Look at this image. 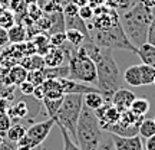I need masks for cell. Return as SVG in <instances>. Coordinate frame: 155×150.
<instances>
[{
	"instance_id": "obj_1",
	"label": "cell",
	"mask_w": 155,
	"mask_h": 150,
	"mask_svg": "<svg viewBox=\"0 0 155 150\" xmlns=\"http://www.w3.org/2000/svg\"><path fill=\"white\" fill-rule=\"evenodd\" d=\"M82 46L96 65V74H98L96 87L105 97L106 103H111V97L114 92L121 88V72L112 56V49L98 46L91 36L85 38Z\"/></svg>"
},
{
	"instance_id": "obj_2",
	"label": "cell",
	"mask_w": 155,
	"mask_h": 150,
	"mask_svg": "<svg viewBox=\"0 0 155 150\" xmlns=\"http://www.w3.org/2000/svg\"><path fill=\"white\" fill-rule=\"evenodd\" d=\"M154 17L155 16L152 13V9L145 6L142 2H137L131 9L122 12V15H119L121 25L128 39L137 48L147 42L148 29Z\"/></svg>"
},
{
	"instance_id": "obj_3",
	"label": "cell",
	"mask_w": 155,
	"mask_h": 150,
	"mask_svg": "<svg viewBox=\"0 0 155 150\" xmlns=\"http://www.w3.org/2000/svg\"><path fill=\"white\" fill-rule=\"evenodd\" d=\"M62 48L66 54L68 67H69V77L73 81L85 84H96L98 74H96V65L94 59L86 54L83 46L75 48V46H65Z\"/></svg>"
},
{
	"instance_id": "obj_4",
	"label": "cell",
	"mask_w": 155,
	"mask_h": 150,
	"mask_svg": "<svg viewBox=\"0 0 155 150\" xmlns=\"http://www.w3.org/2000/svg\"><path fill=\"white\" fill-rule=\"evenodd\" d=\"M75 140L81 150H98L104 140V130L96 118V114L86 106H83L78 120Z\"/></svg>"
},
{
	"instance_id": "obj_5",
	"label": "cell",
	"mask_w": 155,
	"mask_h": 150,
	"mask_svg": "<svg viewBox=\"0 0 155 150\" xmlns=\"http://www.w3.org/2000/svg\"><path fill=\"white\" fill-rule=\"evenodd\" d=\"M83 108V94H65L61 108L53 118L56 124H61L66 128L73 140L76 139V126L79 116ZM76 141V140H75Z\"/></svg>"
},
{
	"instance_id": "obj_6",
	"label": "cell",
	"mask_w": 155,
	"mask_h": 150,
	"mask_svg": "<svg viewBox=\"0 0 155 150\" xmlns=\"http://www.w3.org/2000/svg\"><path fill=\"white\" fill-rule=\"evenodd\" d=\"M91 38L98 46H102V48L129 51L134 54H137V51H138V48L128 39L127 33L121 25V20L115 26L106 29V30H94Z\"/></svg>"
},
{
	"instance_id": "obj_7",
	"label": "cell",
	"mask_w": 155,
	"mask_h": 150,
	"mask_svg": "<svg viewBox=\"0 0 155 150\" xmlns=\"http://www.w3.org/2000/svg\"><path fill=\"white\" fill-rule=\"evenodd\" d=\"M63 17H65V26L66 29H76L79 32H82L86 38L91 36V32L88 29V25L79 16V7L73 2H68L63 7Z\"/></svg>"
},
{
	"instance_id": "obj_8",
	"label": "cell",
	"mask_w": 155,
	"mask_h": 150,
	"mask_svg": "<svg viewBox=\"0 0 155 150\" xmlns=\"http://www.w3.org/2000/svg\"><path fill=\"white\" fill-rule=\"evenodd\" d=\"M55 124H56L55 120L49 117L48 120L36 123L33 126H30L29 128H26V136L32 140V143H33L36 147H39V146L46 140V137L49 136V133L52 131V128H53Z\"/></svg>"
},
{
	"instance_id": "obj_9",
	"label": "cell",
	"mask_w": 155,
	"mask_h": 150,
	"mask_svg": "<svg viewBox=\"0 0 155 150\" xmlns=\"http://www.w3.org/2000/svg\"><path fill=\"white\" fill-rule=\"evenodd\" d=\"M95 114H96V118H98L102 130H105V127L111 126V124L118 123L119 118H121V111L114 104L106 103V101L102 107H99L98 110H95Z\"/></svg>"
},
{
	"instance_id": "obj_10",
	"label": "cell",
	"mask_w": 155,
	"mask_h": 150,
	"mask_svg": "<svg viewBox=\"0 0 155 150\" xmlns=\"http://www.w3.org/2000/svg\"><path fill=\"white\" fill-rule=\"evenodd\" d=\"M59 82L62 85L63 94H86V92L99 91L98 87H92L91 84L73 81L71 78H59Z\"/></svg>"
},
{
	"instance_id": "obj_11",
	"label": "cell",
	"mask_w": 155,
	"mask_h": 150,
	"mask_svg": "<svg viewBox=\"0 0 155 150\" xmlns=\"http://www.w3.org/2000/svg\"><path fill=\"white\" fill-rule=\"evenodd\" d=\"M111 139L115 150H145L142 140L138 134L131 136V137H122V136L111 134Z\"/></svg>"
},
{
	"instance_id": "obj_12",
	"label": "cell",
	"mask_w": 155,
	"mask_h": 150,
	"mask_svg": "<svg viewBox=\"0 0 155 150\" xmlns=\"http://www.w3.org/2000/svg\"><path fill=\"white\" fill-rule=\"evenodd\" d=\"M135 98H137L135 92H132L131 89L122 88L121 87L119 89H116L114 92V95L111 97V104H114L119 111L124 113L127 110H129V107H131V104H132V101Z\"/></svg>"
},
{
	"instance_id": "obj_13",
	"label": "cell",
	"mask_w": 155,
	"mask_h": 150,
	"mask_svg": "<svg viewBox=\"0 0 155 150\" xmlns=\"http://www.w3.org/2000/svg\"><path fill=\"white\" fill-rule=\"evenodd\" d=\"M43 61H45V67L48 68H55V67H61L65 62L68 64V58L63 48L59 46H50L49 51L43 55Z\"/></svg>"
},
{
	"instance_id": "obj_14",
	"label": "cell",
	"mask_w": 155,
	"mask_h": 150,
	"mask_svg": "<svg viewBox=\"0 0 155 150\" xmlns=\"http://www.w3.org/2000/svg\"><path fill=\"white\" fill-rule=\"evenodd\" d=\"M28 69L20 65V64H17V65H13V67L7 71V84H10V85H20L23 81H26L28 79Z\"/></svg>"
},
{
	"instance_id": "obj_15",
	"label": "cell",
	"mask_w": 155,
	"mask_h": 150,
	"mask_svg": "<svg viewBox=\"0 0 155 150\" xmlns=\"http://www.w3.org/2000/svg\"><path fill=\"white\" fill-rule=\"evenodd\" d=\"M137 55L139 56V59L142 61V64H147V65H151V67L155 68V46L154 45L145 42L141 46H138V51H137Z\"/></svg>"
},
{
	"instance_id": "obj_16",
	"label": "cell",
	"mask_w": 155,
	"mask_h": 150,
	"mask_svg": "<svg viewBox=\"0 0 155 150\" xmlns=\"http://www.w3.org/2000/svg\"><path fill=\"white\" fill-rule=\"evenodd\" d=\"M45 97L46 98H63V89L59 79H46L43 84Z\"/></svg>"
},
{
	"instance_id": "obj_17",
	"label": "cell",
	"mask_w": 155,
	"mask_h": 150,
	"mask_svg": "<svg viewBox=\"0 0 155 150\" xmlns=\"http://www.w3.org/2000/svg\"><path fill=\"white\" fill-rule=\"evenodd\" d=\"M9 42L12 44H23L28 38V30L23 23H15L10 29H7Z\"/></svg>"
},
{
	"instance_id": "obj_18",
	"label": "cell",
	"mask_w": 155,
	"mask_h": 150,
	"mask_svg": "<svg viewBox=\"0 0 155 150\" xmlns=\"http://www.w3.org/2000/svg\"><path fill=\"white\" fill-rule=\"evenodd\" d=\"M124 81L131 85V87H141L142 85V78H141V69L139 65H131L125 69L124 72Z\"/></svg>"
},
{
	"instance_id": "obj_19",
	"label": "cell",
	"mask_w": 155,
	"mask_h": 150,
	"mask_svg": "<svg viewBox=\"0 0 155 150\" xmlns=\"http://www.w3.org/2000/svg\"><path fill=\"white\" fill-rule=\"evenodd\" d=\"M105 104V97L102 95L101 91H94V92H86L83 94V106H86L91 110H98L99 107Z\"/></svg>"
},
{
	"instance_id": "obj_20",
	"label": "cell",
	"mask_w": 155,
	"mask_h": 150,
	"mask_svg": "<svg viewBox=\"0 0 155 150\" xmlns=\"http://www.w3.org/2000/svg\"><path fill=\"white\" fill-rule=\"evenodd\" d=\"M69 0H38V6L43 13H59L63 12V7Z\"/></svg>"
},
{
	"instance_id": "obj_21",
	"label": "cell",
	"mask_w": 155,
	"mask_h": 150,
	"mask_svg": "<svg viewBox=\"0 0 155 150\" xmlns=\"http://www.w3.org/2000/svg\"><path fill=\"white\" fill-rule=\"evenodd\" d=\"M20 65L26 68L28 71H33V69H42L45 68V61L43 56L39 54H33V55H28L26 59L20 61Z\"/></svg>"
},
{
	"instance_id": "obj_22",
	"label": "cell",
	"mask_w": 155,
	"mask_h": 150,
	"mask_svg": "<svg viewBox=\"0 0 155 150\" xmlns=\"http://www.w3.org/2000/svg\"><path fill=\"white\" fill-rule=\"evenodd\" d=\"M150 101L147 100V98H135L132 101V104L129 107V110L134 113V114H137L139 117H144L147 113L150 111Z\"/></svg>"
},
{
	"instance_id": "obj_23",
	"label": "cell",
	"mask_w": 155,
	"mask_h": 150,
	"mask_svg": "<svg viewBox=\"0 0 155 150\" xmlns=\"http://www.w3.org/2000/svg\"><path fill=\"white\" fill-rule=\"evenodd\" d=\"M155 134V121L152 118H144L139 124L138 136L144 139H150Z\"/></svg>"
},
{
	"instance_id": "obj_24",
	"label": "cell",
	"mask_w": 155,
	"mask_h": 150,
	"mask_svg": "<svg viewBox=\"0 0 155 150\" xmlns=\"http://www.w3.org/2000/svg\"><path fill=\"white\" fill-rule=\"evenodd\" d=\"M62 100L63 98H46L45 97L43 100V107L46 108V111H48V116L50 118H55L58 111H59V108H61V104H62Z\"/></svg>"
},
{
	"instance_id": "obj_25",
	"label": "cell",
	"mask_w": 155,
	"mask_h": 150,
	"mask_svg": "<svg viewBox=\"0 0 155 150\" xmlns=\"http://www.w3.org/2000/svg\"><path fill=\"white\" fill-rule=\"evenodd\" d=\"M25 134H26V127L22 126V124H12V127L7 130V140L12 141V143H17L19 140L25 137Z\"/></svg>"
},
{
	"instance_id": "obj_26",
	"label": "cell",
	"mask_w": 155,
	"mask_h": 150,
	"mask_svg": "<svg viewBox=\"0 0 155 150\" xmlns=\"http://www.w3.org/2000/svg\"><path fill=\"white\" fill-rule=\"evenodd\" d=\"M66 40L69 45H72L75 48H79V46H82V44L85 42V35L82 32H79L76 29H66Z\"/></svg>"
},
{
	"instance_id": "obj_27",
	"label": "cell",
	"mask_w": 155,
	"mask_h": 150,
	"mask_svg": "<svg viewBox=\"0 0 155 150\" xmlns=\"http://www.w3.org/2000/svg\"><path fill=\"white\" fill-rule=\"evenodd\" d=\"M16 23V16L13 15L10 9H3L0 7V28L10 29Z\"/></svg>"
},
{
	"instance_id": "obj_28",
	"label": "cell",
	"mask_w": 155,
	"mask_h": 150,
	"mask_svg": "<svg viewBox=\"0 0 155 150\" xmlns=\"http://www.w3.org/2000/svg\"><path fill=\"white\" fill-rule=\"evenodd\" d=\"M28 113H29V108L25 101H17L15 106L9 107V110H7L9 116L16 117V118H25V117L28 116Z\"/></svg>"
},
{
	"instance_id": "obj_29",
	"label": "cell",
	"mask_w": 155,
	"mask_h": 150,
	"mask_svg": "<svg viewBox=\"0 0 155 150\" xmlns=\"http://www.w3.org/2000/svg\"><path fill=\"white\" fill-rule=\"evenodd\" d=\"M141 69V78H142V85H151L154 84V78H155V68L147 64H141L139 65Z\"/></svg>"
},
{
	"instance_id": "obj_30",
	"label": "cell",
	"mask_w": 155,
	"mask_h": 150,
	"mask_svg": "<svg viewBox=\"0 0 155 150\" xmlns=\"http://www.w3.org/2000/svg\"><path fill=\"white\" fill-rule=\"evenodd\" d=\"M58 127L61 130L62 139H63V150H81L79 145L71 137V134L66 131V128L63 127V126H61V124H58Z\"/></svg>"
},
{
	"instance_id": "obj_31",
	"label": "cell",
	"mask_w": 155,
	"mask_h": 150,
	"mask_svg": "<svg viewBox=\"0 0 155 150\" xmlns=\"http://www.w3.org/2000/svg\"><path fill=\"white\" fill-rule=\"evenodd\" d=\"M137 2H139V0H106V5L115 10L118 9V10L125 12L128 9H131Z\"/></svg>"
},
{
	"instance_id": "obj_32",
	"label": "cell",
	"mask_w": 155,
	"mask_h": 150,
	"mask_svg": "<svg viewBox=\"0 0 155 150\" xmlns=\"http://www.w3.org/2000/svg\"><path fill=\"white\" fill-rule=\"evenodd\" d=\"M43 69L45 68H42V69H33V71H29L28 72V81H30L35 87H36V85H42V84L46 81Z\"/></svg>"
},
{
	"instance_id": "obj_33",
	"label": "cell",
	"mask_w": 155,
	"mask_h": 150,
	"mask_svg": "<svg viewBox=\"0 0 155 150\" xmlns=\"http://www.w3.org/2000/svg\"><path fill=\"white\" fill-rule=\"evenodd\" d=\"M12 127V118L5 111H0V134H6Z\"/></svg>"
},
{
	"instance_id": "obj_34",
	"label": "cell",
	"mask_w": 155,
	"mask_h": 150,
	"mask_svg": "<svg viewBox=\"0 0 155 150\" xmlns=\"http://www.w3.org/2000/svg\"><path fill=\"white\" fill-rule=\"evenodd\" d=\"M49 42H50L52 46H59V48H61L62 45H65L68 42L66 40V33H65V32H58V33L50 35Z\"/></svg>"
},
{
	"instance_id": "obj_35",
	"label": "cell",
	"mask_w": 155,
	"mask_h": 150,
	"mask_svg": "<svg viewBox=\"0 0 155 150\" xmlns=\"http://www.w3.org/2000/svg\"><path fill=\"white\" fill-rule=\"evenodd\" d=\"M79 16L82 17L85 22H91L94 19V9L89 5L82 6V7H79Z\"/></svg>"
},
{
	"instance_id": "obj_36",
	"label": "cell",
	"mask_w": 155,
	"mask_h": 150,
	"mask_svg": "<svg viewBox=\"0 0 155 150\" xmlns=\"http://www.w3.org/2000/svg\"><path fill=\"white\" fill-rule=\"evenodd\" d=\"M19 89H20V92H22L23 95H32L35 91V85L30 81H23L20 85H19Z\"/></svg>"
},
{
	"instance_id": "obj_37",
	"label": "cell",
	"mask_w": 155,
	"mask_h": 150,
	"mask_svg": "<svg viewBox=\"0 0 155 150\" xmlns=\"http://www.w3.org/2000/svg\"><path fill=\"white\" fill-rule=\"evenodd\" d=\"M147 42L155 46V17H154V20L151 22L150 29H148V35H147Z\"/></svg>"
},
{
	"instance_id": "obj_38",
	"label": "cell",
	"mask_w": 155,
	"mask_h": 150,
	"mask_svg": "<svg viewBox=\"0 0 155 150\" xmlns=\"http://www.w3.org/2000/svg\"><path fill=\"white\" fill-rule=\"evenodd\" d=\"M9 44V33H7V29L0 28V48H5Z\"/></svg>"
},
{
	"instance_id": "obj_39",
	"label": "cell",
	"mask_w": 155,
	"mask_h": 150,
	"mask_svg": "<svg viewBox=\"0 0 155 150\" xmlns=\"http://www.w3.org/2000/svg\"><path fill=\"white\" fill-rule=\"evenodd\" d=\"M32 97L33 98H36V100L42 101L45 98V89H43V85H36L35 87V91L33 94H32Z\"/></svg>"
},
{
	"instance_id": "obj_40",
	"label": "cell",
	"mask_w": 155,
	"mask_h": 150,
	"mask_svg": "<svg viewBox=\"0 0 155 150\" xmlns=\"http://www.w3.org/2000/svg\"><path fill=\"white\" fill-rule=\"evenodd\" d=\"M98 150H114V143H112V139H106L102 140L99 149Z\"/></svg>"
},
{
	"instance_id": "obj_41",
	"label": "cell",
	"mask_w": 155,
	"mask_h": 150,
	"mask_svg": "<svg viewBox=\"0 0 155 150\" xmlns=\"http://www.w3.org/2000/svg\"><path fill=\"white\" fill-rule=\"evenodd\" d=\"M145 150H155V134L145 141Z\"/></svg>"
},
{
	"instance_id": "obj_42",
	"label": "cell",
	"mask_w": 155,
	"mask_h": 150,
	"mask_svg": "<svg viewBox=\"0 0 155 150\" xmlns=\"http://www.w3.org/2000/svg\"><path fill=\"white\" fill-rule=\"evenodd\" d=\"M106 5V0H89V6L95 9V7H99V6Z\"/></svg>"
},
{
	"instance_id": "obj_43",
	"label": "cell",
	"mask_w": 155,
	"mask_h": 150,
	"mask_svg": "<svg viewBox=\"0 0 155 150\" xmlns=\"http://www.w3.org/2000/svg\"><path fill=\"white\" fill-rule=\"evenodd\" d=\"M71 2H73L78 7H82V6L89 5V0H71Z\"/></svg>"
},
{
	"instance_id": "obj_44",
	"label": "cell",
	"mask_w": 155,
	"mask_h": 150,
	"mask_svg": "<svg viewBox=\"0 0 155 150\" xmlns=\"http://www.w3.org/2000/svg\"><path fill=\"white\" fill-rule=\"evenodd\" d=\"M139 2H142L145 6H148L150 9H154L155 7V0H139Z\"/></svg>"
},
{
	"instance_id": "obj_45",
	"label": "cell",
	"mask_w": 155,
	"mask_h": 150,
	"mask_svg": "<svg viewBox=\"0 0 155 150\" xmlns=\"http://www.w3.org/2000/svg\"><path fill=\"white\" fill-rule=\"evenodd\" d=\"M10 3H12V0H0V7H3V9H9Z\"/></svg>"
},
{
	"instance_id": "obj_46",
	"label": "cell",
	"mask_w": 155,
	"mask_h": 150,
	"mask_svg": "<svg viewBox=\"0 0 155 150\" xmlns=\"http://www.w3.org/2000/svg\"><path fill=\"white\" fill-rule=\"evenodd\" d=\"M3 141H5V139H3V134H0V146L3 145Z\"/></svg>"
},
{
	"instance_id": "obj_47",
	"label": "cell",
	"mask_w": 155,
	"mask_h": 150,
	"mask_svg": "<svg viewBox=\"0 0 155 150\" xmlns=\"http://www.w3.org/2000/svg\"><path fill=\"white\" fill-rule=\"evenodd\" d=\"M154 85H155V78H154Z\"/></svg>"
},
{
	"instance_id": "obj_48",
	"label": "cell",
	"mask_w": 155,
	"mask_h": 150,
	"mask_svg": "<svg viewBox=\"0 0 155 150\" xmlns=\"http://www.w3.org/2000/svg\"><path fill=\"white\" fill-rule=\"evenodd\" d=\"M154 121H155V118H154Z\"/></svg>"
}]
</instances>
